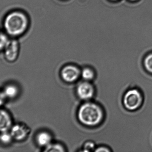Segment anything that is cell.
<instances>
[{"instance_id":"cell-1","label":"cell","mask_w":152,"mask_h":152,"mask_svg":"<svg viewBox=\"0 0 152 152\" xmlns=\"http://www.w3.org/2000/svg\"><path fill=\"white\" fill-rule=\"evenodd\" d=\"M2 25L4 32L13 38L24 35L28 30L30 19L28 13L21 10H13L4 17Z\"/></svg>"},{"instance_id":"cell-2","label":"cell","mask_w":152,"mask_h":152,"mask_svg":"<svg viewBox=\"0 0 152 152\" xmlns=\"http://www.w3.org/2000/svg\"><path fill=\"white\" fill-rule=\"evenodd\" d=\"M77 117L80 123L88 126H95L102 122L104 117L102 109L96 104L87 102L80 107Z\"/></svg>"},{"instance_id":"cell-3","label":"cell","mask_w":152,"mask_h":152,"mask_svg":"<svg viewBox=\"0 0 152 152\" xmlns=\"http://www.w3.org/2000/svg\"><path fill=\"white\" fill-rule=\"evenodd\" d=\"M142 102V95L140 91L136 89L129 90L123 97L124 107L128 110L137 109L141 106Z\"/></svg>"},{"instance_id":"cell-4","label":"cell","mask_w":152,"mask_h":152,"mask_svg":"<svg viewBox=\"0 0 152 152\" xmlns=\"http://www.w3.org/2000/svg\"><path fill=\"white\" fill-rule=\"evenodd\" d=\"M20 50L19 41L15 38L10 39L4 50V57L9 62L15 61L18 57Z\"/></svg>"},{"instance_id":"cell-5","label":"cell","mask_w":152,"mask_h":152,"mask_svg":"<svg viewBox=\"0 0 152 152\" xmlns=\"http://www.w3.org/2000/svg\"><path fill=\"white\" fill-rule=\"evenodd\" d=\"M79 69L73 65H68L61 70V75L63 80L67 83H73L77 81L80 76Z\"/></svg>"},{"instance_id":"cell-6","label":"cell","mask_w":152,"mask_h":152,"mask_svg":"<svg viewBox=\"0 0 152 152\" xmlns=\"http://www.w3.org/2000/svg\"><path fill=\"white\" fill-rule=\"evenodd\" d=\"M10 132L14 140L20 142L27 138L30 134V129L24 123H18L12 126Z\"/></svg>"},{"instance_id":"cell-7","label":"cell","mask_w":152,"mask_h":152,"mask_svg":"<svg viewBox=\"0 0 152 152\" xmlns=\"http://www.w3.org/2000/svg\"><path fill=\"white\" fill-rule=\"evenodd\" d=\"M77 93L81 100L88 101L92 99L94 95V87L90 82L85 81L78 85Z\"/></svg>"},{"instance_id":"cell-8","label":"cell","mask_w":152,"mask_h":152,"mask_svg":"<svg viewBox=\"0 0 152 152\" xmlns=\"http://www.w3.org/2000/svg\"><path fill=\"white\" fill-rule=\"evenodd\" d=\"M12 120L10 113L0 109V133L8 131L12 127Z\"/></svg>"},{"instance_id":"cell-9","label":"cell","mask_w":152,"mask_h":152,"mask_svg":"<svg viewBox=\"0 0 152 152\" xmlns=\"http://www.w3.org/2000/svg\"><path fill=\"white\" fill-rule=\"evenodd\" d=\"M37 142L39 146L41 147H46L51 143L52 141V137L51 135L46 131L40 132L37 135Z\"/></svg>"},{"instance_id":"cell-10","label":"cell","mask_w":152,"mask_h":152,"mask_svg":"<svg viewBox=\"0 0 152 152\" xmlns=\"http://www.w3.org/2000/svg\"><path fill=\"white\" fill-rule=\"evenodd\" d=\"M4 93L6 98L14 99L19 94V89L18 87L14 84H10L6 86L3 91Z\"/></svg>"},{"instance_id":"cell-11","label":"cell","mask_w":152,"mask_h":152,"mask_svg":"<svg viewBox=\"0 0 152 152\" xmlns=\"http://www.w3.org/2000/svg\"><path fill=\"white\" fill-rule=\"evenodd\" d=\"M80 76L85 81H89L93 80L95 77V73L94 70L89 68L83 69L80 73Z\"/></svg>"},{"instance_id":"cell-12","label":"cell","mask_w":152,"mask_h":152,"mask_svg":"<svg viewBox=\"0 0 152 152\" xmlns=\"http://www.w3.org/2000/svg\"><path fill=\"white\" fill-rule=\"evenodd\" d=\"M13 139L10 132L8 131L0 133V142L3 144L7 145L10 144Z\"/></svg>"},{"instance_id":"cell-13","label":"cell","mask_w":152,"mask_h":152,"mask_svg":"<svg viewBox=\"0 0 152 152\" xmlns=\"http://www.w3.org/2000/svg\"><path fill=\"white\" fill-rule=\"evenodd\" d=\"M45 151L48 152H63L65 151L64 147L58 143L50 144L45 147Z\"/></svg>"},{"instance_id":"cell-14","label":"cell","mask_w":152,"mask_h":152,"mask_svg":"<svg viewBox=\"0 0 152 152\" xmlns=\"http://www.w3.org/2000/svg\"><path fill=\"white\" fill-rule=\"evenodd\" d=\"M10 38L5 32L0 31V51H4Z\"/></svg>"},{"instance_id":"cell-15","label":"cell","mask_w":152,"mask_h":152,"mask_svg":"<svg viewBox=\"0 0 152 152\" xmlns=\"http://www.w3.org/2000/svg\"><path fill=\"white\" fill-rule=\"evenodd\" d=\"M144 64L146 70L150 73H152V54L145 57Z\"/></svg>"},{"instance_id":"cell-16","label":"cell","mask_w":152,"mask_h":152,"mask_svg":"<svg viewBox=\"0 0 152 152\" xmlns=\"http://www.w3.org/2000/svg\"><path fill=\"white\" fill-rule=\"evenodd\" d=\"M95 144L93 142H88L84 145V152H89L91 151H94Z\"/></svg>"},{"instance_id":"cell-17","label":"cell","mask_w":152,"mask_h":152,"mask_svg":"<svg viewBox=\"0 0 152 152\" xmlns=\"http://www.w3.org/2000/svg\"><path fill=\"white\" fill-rule=\"evenodd\" d=\"M7 99L5 97L3 91H0V109L5 103V100Z\"/></svg>"},{"instance_id":"cell-18","label":"cell","mask_w":152,"mask_h":152,"mask_svg":"<svg viewBox=\"0 0 152 152\" xmlns=\"http://www.w3.org/2000/svg\"><path fill=\"white\" fill-rule=\"evenodd\" d=\"M95 152H110V151L108 149V148H106L105 147H103V146H101V147H98V148H96L95 150Z\"/></svg>"},{"instance_id":"cell-19","label":"cell","mask_w":152,"mask_h":152,"mask_svg":"<svg viewBox=\"0 0 152 152\" xmlns=\"http://www.w3.org/2000/svg\"><path fill=\"white\" fill-rule=\"evenodd\" d=\"M109 1L111 2H118L121 0H109Z\"/></svg>"},{"instance_id":"cell-20","label":"cell","mask_w":152,"mask_h":152,"mask_svg":"<svg viewBox=\"0 0 152 152\" xmlns=\"http://www.w3.org/2000/svg\"><path fill=\"white\" fill-rule=\"evenodd\" d=\"M129 1H136V0H129Z\"/></svg>"}]
</instances>
